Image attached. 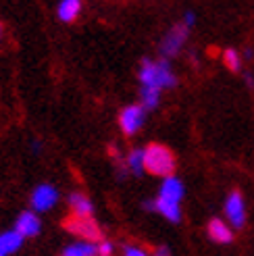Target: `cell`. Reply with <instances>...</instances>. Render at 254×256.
<instances>
[{"label": "cell", "mask_w": 254, "mask_h": 256, "mask_svg": "<svg viewBox=\"0 0 254 256\" xmlns=\"http://www.w3.org/2000/svg\"><path fill=\"white\" fill-rule=\"evenodd\" d=\"M140 84L142 88H156V90H162V88H173L177 84L175 75L169 67L167 58H160V60H150V58H144L142 65H140Z\"/></svg>", "instance_id": "6da1fadb"}, {"label": "cell", "mask_w": 254, "mask_h": 256, "mask_svg": "<svg viewBox=\"0 0 254 256\" xmlns=\"http://www.w3.org/2000/svg\"><path fill=\"white\" fill-rule=\"evenodd\" d=\"M144 171L158 177H173L175 156L162 144H148L144 148Z\"/></svg>", "instance_id": "7a4b0ae2"}, {"label": "cell", "mask_w": 254, "mask_h": 256, "mask_svg": "<svg viewBox=\"0 0 254 256\" xmlns=\"http://www.w3.org/2000/svg\"><path fill=\"white\" fill-rule=\"evenodd\" d=\"M62 227H65L69 234L90 242V244H92V240H102V232H100L98 223L92 216H75V214L65 216V219H62Z\"/></svg>", "instance_id": "3957f363"}, {"label": "cell", "mask_w": 254, "mask_h": 256, "mask_svg": "<svg viewBox=\"0 0 254 256\" xmlns=\"http://www.w3.org/2000/svg\"><path fill=\"white\" fill-rule=\"evenodd\" d=\"M56 202H58V190L52 184H40L30 196L34 212H48L50 208H54Z\"/></svg>", "instance_id": "277c9868"}, {"label": "cell", "mask_w": 254, "mask_h": 256, "mask_svg": "<svg viewBox=\"0 0 254 256\" xmlns=\"http://www.w3.org/2000/svg\"><path fill=\"white\" fill-rule=\"evenodd\" d=\"M188 32H190V28H188L186 23L173 25V28L167 32V36L162 38V42H160V54L162 56H175V54H180V50L184 48V44L188 40Z\"/></svg>", "instance_id": "5b68a950"}, {"label": "cell", "mask_w": 254, "mask_h": 256, "mask_svg": "<svg viewBox=\"0 0 254 256\" xmlns=\"http://www.w3.org/2000/svg\"><path fill=\"white\" fill-rule=\"evenodd\" d=\"M225 214L230 223L236 229H242L246 223V206H244V196L240 190H234L225 200Z\"/></svg>", "instance_id": "8992f818"}, {"label": "cell", "mask_w": 254, "mask_h": 256, "mask_svg": "<svg viewBox=\"0 0 254 256\" xmlns=\"http://www.w3.org/2000/svg\"><path fill=\"white\" fill-rule=\"evenodd\" d=\"M144 125V108L140 104H130L119 112V127L125 136H134L140 132V127Z\"/></svg>", "instance_id": "52a82bcc"}, {"label": "cell", "mask_w": 254, "mask_h": 256, "mask_svg": "<svg viewBox=\"0 0 254 256\" xmlns=\"http://www.w3.org/2000/svg\"><path fill=\"white\" fill-rule=\"evenodd\" d=\"M15 232L21 238H36V236H40L42 221H40V216H38V212H34V210L19 212L17 221H15Z\"/></svg>", "instance_id": "ba28073f"}, {"label": "cell", "mask_w": 254, "mask_h": 256, "mask_svg": "<svg viewBox=\"0 0 254 256\" xmlns=\"http://www.w3.org/2000/svg\"><path fill=\"white\" fill-rule=\"evenodd\" d=\"M158 198L164 200V202L180 204V200L184 198V184H182L175 175H173V177H164V182L160 184V194H158Z\"/></svg>", "instance_id": "9c48e42d"}, {"label": "cell", "mask_w": 254, "mask_h": 256, "mask_svg": "<svg viewBox=\"0 0 254 256\" xmlns=\"http://www.w3.org/2000/svg\"><path fill=\"white\" fill-rule=\"evenodd\" d=\"M67 204H69V208H71V212L75 216H92V212H94L92 200L88 198L86 194H80V192H73V194H69Z\"/></svg>", "instance_id": "30bf717a"}, {"label": "cell", "mask_w": 254, "mask_h": 256, "mask_svg": "<svg viewBox=\"0 0 254 256\" xmlns=\"http://www.w3.org/2000/svg\"><path fill=\"white\" fill-rule=\"evenodd\" d=\"M25 238H21L15 229H8V232L0 234V256H10L17 250H21Z\"/></svg>", "instance_id": "8fae6325"}, {"label": "cell", "mask_w": 254, "mask_h": 256, "mask_svg": "<svg viewBox=\"0 0 254 256\" xmlns=\"http://www.w3.org/2000/svg\"><path fill=\"white\" fill-rule=\"evenodd\" d=\"M208 238L212 242H217V244H230L234 240V234L227 223H223L221 219H210L208 223Z\"/></svg>", "instance_id": "7c38bea8"}, {"label": "cell", "mask_w": 254, "mask_h": 256, "mask_svg": "<svg viewBox=\"0 0 254 256\" xmlns=\"http://www.w3.org/2000/svg\"><path fill=\"white\" fill-rule=\"evenodd\" d=\"M80 12H82L80 0H62V2H58V6H56V17L62 23H73L80 17Z\"/></svg>", "instance_id": "4fadbf2b"}, {"label": "cell", "mask_w": 254, "mask_h": 256, "mask_svg": "<svg viewBox=\"0 0 254 256\" xmlns=\"http://www.w3.org/2000/svg\"><path fill=\"white\" fill-rule=\"evenodd\" d=\"M156 212H160L164 219L171 221V223H180L182 221V210H180V204H173V202H164L160 198H156Z\"/></svg>", "instance_id": "5bb4252c"}, {"label": "cell", "mask_w": 254, "mask_h": 256, "mask_svg": "<svg viewBox=\"0 0 254 256\" xmlns=\"http://www.w3.org/2000/svg\"><path fill=\"white\" fill-rule=\"evenodd\" d=\"M98 248L90 242H75L62 250V256H96Z\"/></svg>", "instance_id": "9a60e30c"}, {"label": "cell", "mask_w": 254, "mask_h": 256, "mask_svg": "<svg viewBox=\"0 0 254 256\" xmlns=\"http://www.w3.org/2000/svg\"><path fill=\"white\" fill-rule=\"evenodd\" d=\"M140 98H142V108L144 110H152V108L158 106L160 90H156V88H142V90H140Z\"/></svg>", "instance_id": "2e32d148"}, {"label": "cell", "mask_w": 254, "mask_h": 256, "mask_svg": "<svg viewBox=\"0 0 254 256\" xmlns=\"http://www.w3.org/2000/svg\"><path fill=\"white\" fill-rule=\"evenodd\" d=\"M127 164H130V169L134 175H142L144 171V150H132L130 156H127Z\"/></svg>", "instance_id": "e0dca14e"}, {"label": "cell", "mask_w": 254, "mask_h": 256, "mask_svg": "<svg viewBox=\"0 0 254 256\" xmlns=\"http://www.w3.org/2000/svg\"><path fill=\"white\" fill-rule=\"evenodd\" d=\"M223 62H225V67L230 71H234V73H238L240 67H242V58H240V54L236 52L234 48H227L223 52Z\"/></svg>", "instance_id": "ac0fdd59"}, {"label": "cell", "mask_w": 254, "mask_h": 256, "mask_svg": "<svg viewBox=\"0 0 254 256\" xmlns=\"http://www.w3.org/2000/svg\"><path fill=\"white\" fill-rule=\"evenodd\" d=\"M98 248V256H110L112 254V250H115V248H112V244H110V242H106V240H102V242H100V244L96 246Z\"/></svg>", "instance_id": "d6986e66"}, {"label": "cell", "mask_w": 254, "mask_h": 256, "mask_svg": "<svg viewBox=\"0 0 254 256\" xmlns=\"http://www.w3.org/2000/svg\"><path fill=\"white\" fill-rule=\"evenodd\" d=\"M123 256H148V252L142 250V248H136V246H125Z\"/></svg>", "instance_id": "ffe728a7"}, {"label": "cell", "mask_w": 254, "mask_h": 256, "mask_svg": "<svg viewBox=\"0 0 254 256\" xmlns=\"http://www.w3.org/2000/svg\"><path fill=\"white\" fill-rule=\"evenodd\" d=\"M152 256H171V252H169L167 246H160V248L154 250V254H152Z\"/></svg>", "instance_id": "44dd1931"}, {"label": "cell", "mask_w": 254, "mask_h": 256, "mask_svg": "<svg viewBox=\"0 0 254 256\" xmlns=\"http://www.w3.org/2000/svg\"><path fill=\"white\" fill-rule=\"evenodd\" d=\"M194 19H196V15H194V12H188V15H186V19H184V23L188 25V28H192V25H194Z\"/></svg>", "instance_id": "7402d4cb"}, {"label": "cell", "mask_w": 254, "mask_h": 256, "mask_svg": "<svg viewBox=\"0 0 254 256\" xmlns=\"http://www.w3.org/2000/svg\"><path fill=\"white\" fill-rule=\"evenodd\" d=\"M246 84H248V86H250V88H254V80H252V78H250V75H246Z\"/></svg>", "instance_id": "603a6c76"}, {"label": "cell", "mask_w": 254, "mask_h": 256, "mask_svg": "<svg viewBox=\"0 0 254 256\" xmlns=\"http://www.w3.org/2000/svg\"><path fill=\"white\" fill-rule=\"evenodd\" d=\"M34 150H36V152H40V150H42V144H38V142H34Z\"/></svg>", "instance_id": "cb8c5ba5"}, {"label": "cell", "mask_w": 254, "mask_h": 256, "mask_svg": "<svg viewBox=\"0 0 254 256\" xmlns=\"http://www.w3.org/2000/svg\"><path fill=\"white\" fill-rule=\"evenodd\" d=\"M0 40H2V23H0Z\"/></svg>", "instance_id": "d4e9b609"}]
</instances>
